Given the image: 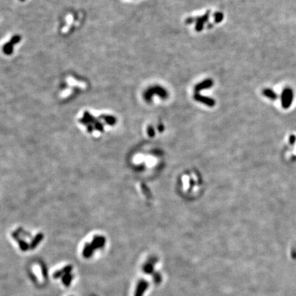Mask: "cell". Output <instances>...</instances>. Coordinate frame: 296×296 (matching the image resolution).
<instances>
[{
	"instance_id": "6da1fadb",
	"label": "cell",
	"mask_w": 296,
	"mask_h": 296,
	"mask_svg": "<svg viewBox=\"0 0 296 296\" xmlns=\"http://www.w3.org/2000/svg\"><path fill=\"white\" fill-rule=\"evenodd\" d=\"M154 95H158V96H160L162 99H163V100L167 99L169 96L168 92L166 89L161 87V86L157 85L148 89L145 93L144 97L148 101H150L152 96Z\"/></svg>"
},
{
	"instance_id": "7a4b0ae2",
	"label": "cell",
	"mask_w": 296,
	"mask_h": 296,
	"mask_svg": "<svg viewBox=\"0 0 296 296\" xmlns=\"http://www.w3.org/2000/svg\"><path fill=\"white\" fill-rule=\"evenodd\" d=\"M194 99H195V100L199 101V102L204 104L206 106L210 107H212L215 105V100H213L211 97L204 96V95H200L199 93H195Z\"/></svg>"
},
{
	"instance_id": "3957f363",
	"label": "cell",
	"mask_w": 296,
	"mask_h": 296,
	"mask_svg": "<svg viewBox=\"0 0 296 296\" xmlns=\"http://www.w3.org/2000/svg\"><path fill=\"white\" fill-rule=\"evenodd\" d=\"M148 287L149 283L147 281L143 279L140 280L137 283V285H136V291L134 296H143Z\"/></svg>"
},
{
	"instance_id": "277c9868",
	"label": "cell",
	"mask_w": 296,
	"mask_h": 296,
	"mask_svg": "<svg viewBox=\"0 0 296 296\" xmlns=\"http://www.w3.org/2000/svg\"><path fill=\"white\" fill-rule=\"evenodd\" d=\"M19 235L20 234H19L17 231H15L12 233V237L17 242L21 250L24 251V252H25V251H27L28 250L30 249V245L28 244L26 241L21 238Z\"/></svg>"
},
{
	"instance_id": "5b68a950",
	"label": "cell",
	"mask_w": 296,
	"mask_h": 296,
	"mask_svg": "<svg viewBox=\"0 0 296 296\" xmlns=\"http://www.w3.org/2000/svg\"><path fill=\"white\" fill-rule=\"evenodd\" d=\"M106 243V238L103 236H95L91 243V246L93 247L94 250L102 248Z\"/></svg>"
},
{
	"instance_id": "8992f818",
	"label": "cell",
	"mask_w": 296,
	"mask_h": 296,
	"mask_svg": "<svg viewBox=\"0 0 296 296\" xmlns=\"http://www.w3.org/2000/svg\"><path fill=\"white\" fill-rule=\"evenodd\" d=\"M292 100V93L289 89H285L282 94V105L285 109L290 106Z\"/></svg>"
},
{
	"instance_id": "52a82bcc",
	"label": "cell",
	"mask_w": 296,
	"mask_h": 296,
	"mask_svg": "<svg viewBox=\"0 0 296 296\" xmlns=\"http://www.w3.org/2000/svg\"><path fill=\"white\" fill-rule=\"evenodd\" d=\"M209 15H210V12L208 11V12H206V13L204 15L195 18V24H196L195 30H196V31L200 32V31H202L203 30L204 25L206 22H207L208 20Z\"/></svg>"
},
{
	"instance_id": "ba28073f",
	"label": "cell",
	"mask_w": 296,
	"mask_h": 296,
	"mask_svg": "<svg viewBox=\"0 0 296 296\" xmlns=\"http://www.w3.org/2000/svg\"><path fill=\"white\" fill-rule=\"evenodd\" d=\"M157 259L155 257H151L147 262H146L144 265L143 266V271L145 273L148 274H150L154 272V266L155 263H157Z\"/></svg>"
},
{
	"instance_id": "9c48e42d",
	"label": "cell",
	"mask_w": 296,
	"mask_h": 296,
	"mask_svg": "<svg viewBox=\"0 0 296 296\" xmlns=\"http://www.w3.org/2000/svg\"><path fill=\"white\" fill-rule=\"evenodd\" d=\"M212 85H213V81L212 80V79H206L203 82H200V83L197 84L194 89H195V93H199V91L211 88L212 87Z\"/></svg>"
},
{
	"instance_id": "30bf717a",
	"label": "cell",
	"mask_w": 296,
	"mask_h": 296,
	"mask_svg": "<svg viewBox=\"0 0 296 296\" xmlns=\"http://www.w3.org/2000/svg\"><path fill=\"white\" fill-rule=\"evenodd\" d=\"M72 269H73V266L72 265H66V266L63 267L62 269L58 270V271H56V272L54 273L53 278H56V279L59 278H60V277H62L65 274H66V273H71V272L72 271Z\"/></svg>"
},
{
	"instance_id": "8fae6325",
	"label": "cell",
	"mask_w": 296,
	"mask_h": 296,
	"mask_svg": "<svg viewBox=\"0 0 296 296\" xmlns=\"http://www.w3.org/2000/svg\"><path fill=\"white\" fill-rule=\"evenodd\" d=\"M43 237H44V236H43V234L42 233L37 234L36 236H35L33 238L32 241H31V243L30 244V249H31V250L35 249V248L37 247L38 245H39L41 243V241L43 240Z\"/></svg>"
},
{
	"instance_id": "7c38bea8",
	"label": "cell",
	"mask_w": 296,
	"mask_h": 296,
	"mask_svg": "<svg viewBox=\"0 0 296 296\" xmlns=\"http://www.w3.org/2000/svg\"><path fill=\"white\" fill-rule=\"evenodd\" d=\"M94 249L93 247L91 246V243H86L85 246L84 247L83 251H82V255L86 259H88L90 258L94 252Z\"/></svg>"
},
{
	"instance_id": "4fadbf2b",
	"label": "cell",
	"mask_w": 296,
	"mask_h": 296,
	"mask_svg": "<svg viewBox=\"0 0 296 296\" xmlns=\"http://www.w3.org/2000/svg\"><path fill=\"white\" fill-rule=\"evenodd\" d=\"M263 94L267 98L270 99L272 100H276L278 98V95L275 93L274 91H272L270 88H265L263 91Z\"/></svg>"
},
{
	"instance_id": "5bb4252c",
	"label": "cell",
	"mask_w": 296,
	"mask_h": 296,
	"mask_svg": "<svg viewBox=\"0 0 296 296\" xmlns=\"http://www.w3.org/2000/svg\"><path fill=\"white\" fill-rule=\"evenodd\" d=\"M100 119H102L105 121L106 123H107L108 125H110L113 126L114 123H116L117 122V119L115 117L113 116H110V115H101L100 117Z\"/></svg>"
},
{
	"instance_id": "9a60e30c",
	"label": "cell",
	"mask_w": 296,
	"mask_h": 296,
	"mask_svg": "<svg viewBox=\"0 0 296 296\" xmlns=\"http://www.w3.org/2000/svg\"><path fill=\"white\" fill-rule=\"evenodd\" d=\"M73 278H74V276H73L72 273H66V274L62 277V282L65 286H69V285H71V283Z\"/></svg>"
},
{
	"instance_id": "2e32d148",
	"label": "cell",
	"mask_w": 296,
	"mask_h": 296,
	"mask_svg": "<svg viewBox=\"0 0 296 296\" xmlns=\"http://www.w3.org/2000/svg\"><path fill=\"white\" fill-rule=\"evenodd\" d=\"M84 117L86 119H87L90 123H95V122H97V120L93 116L91 115V114L89 113L87 111H86L84 113Z\"/></svg>"
},
{
	"instance_id": "e0dca14e",
	"label": "cell",
	"mask_w": 296,
	"mask_h": 296,
	"mask_svg": "<svg viewBox=\"0 0 296 296\" xmlns=\"http://www.w3.org/2000/svg\"><path fill=\"white\" fill-rule=\"evenodd\" d=\"M4 51L6 54H11L12 53V44L10 42L6 43L4 47Z\"/></svg>"
},
{
	"instance_id": "ac0fdd59",
	"label": "cell",
	"mask_w": 296,
	"mask_h": 296,
	"mask_svg": "<svg viewBox=\"0 0 296 296\" xmlns=\"http://www.w3.org/2000/svg\"><path fill=\"white\" fill-rule=\"evenodd\" d=\"M214 18H215V23H220V22L223 20V19H224V15H223L222 12H217L215 14Z\"/></svg>"
},
{
	"instance_id": "d6986e66",
	"label": "cell",
	"mask_w": 296,
	"mask_h": 296,
	"mask_svg": "<svg viewBox=\"0 0 296 296\" xmlns=\"http://www.w3.org/2000/svg\"><path fill=\"white\" fill-rule=\"evenodd\" d=\"M94 128L96 129L97 130L100 132H103L104 131V126L103 124L100 123L99 121H97V122H95L94 123Z\"/></svg>"
},
{
	"instance_id": "ffe728a7",
	"label": "cell",
	"mask_w": 296,
	"mask_h": 296,
	"mask_svg": "<svg viewBox=\"0 0 296 296\" xmlns=\"http://www.w3.org/2000/svg\"><path fill=\"white\" fill-rule=\"evenodd\" d=\"M17 231L19 234H22V235H24V237H29L30 238L31 237V234L29 233V232H28L26 231H25L23 228H18Z\"/></svg>"
},
{
	"instance_id": "44dd1931",
	"label": "cell",
	"mask_w": 296,
	"mask_h": 296,
	"mask_svg": "<svg viewBox=\"0 0 296 296\" xmlns=\"http://www.w3.org/2000/svg\"><path fill=\"white\" fill-rule=\"evenodd\" d=\"M21 40V37L19 36V35H15V36H14L12 38L11 40V43L13 45V44H16V43H19L20 41Z\"/></svg>"
},
{
	"instance_id": "7402d4cb",
	"label": "cell",
	"mask_w": 296,
	"mask_h": 296,
	"mask_svg": "<svg viewBox=\"0 0 296 296\" xmlns=\"http://www.w3.org/2000/svg\"><path fill=\"white\" fill-rule=\"evenodd\" d=\"M148 134L150 137H152V136H154L155 135L154 130L151 126H149L148 128Z\"/></svg>"
},
{
	"instance_id": "603a6c76",
	"label": "cell",
	"mask_w": 296,
	"mask_h": 296,
	"mask_svg": "<svg viewBox=\"0 0 296 296\" xmlns=\"http://www.w3.org/2000/svg\"><path fill=\"white\" fill-rule=\"evenodd\" d=\"M154 273V274L153 275V277H154V281L157 283H159L161 281V278L160 273Z\"/></svg>"
},
{
	"instance_id": "cb8c5ba5",
	"label": "cell",
	"mask_w": 296,
	"mask_h": 296,
	"mask_svg": "<svg viewBox=\"0 0 296 296\" xmlns=\"http://www.w3.org/2000/svg\"><path fill=\"white\" fill-rule=\"evenodd\" d=\"M186 24H191L192 23H194L195 22V18H192V17H189L186 19Z\"/></svg>"
},
{
	"instance_id": "d4e9b609",
	"label": "cell",
	"mask_w": 296,
	"mask_h": 296,
	"mask_svg": "<svg viewBox=\"0 0 296 296\" xmlns=\"http://www.w3.org/2000/svg\"><path fill=\"white\" fill-rule=\"evenodd\" d=\"M79 122H80V123H82V124H84V125H85V126H87L88 125H89V124L91 123L90 122H88V121L87 119H86L85 118H84V119H79Z\"/></svg>"
},
{
	"instance_id": "484cf974",
	"label": "cell",
	"mask_w": 296,
	"mask_h": 296,
	"mask_svg": "<svg viewBox=\"0 0 296 296\" xmlns=\"http://www.w3.org/2000/svg\"><path fill=\"white\" fill-rule=\"evenodd\" d=\"M87 127V130H88V132H93V126H91V124H89V125H88Z\"/></svg>"
},
{
	"instance_id": "4316f807",
	"label": "cell",
	"mask_w": 296,
	"mask_h": 296,
	"mask_svg": "<svg viewBox=\"0 0 296 296\" xmlns=\"http://www.w3.org/2000/svg\"><path fill=\"white\" fill-rule=\"evenodd\" d=\"M158 128L159 130H160V131H163V126H162V125H160V126H158Z\"/></svg>"
},
{
	"instance_id": "83f0119b",
	"label": "cell",
	"mask_w": 296,
	"mask_h": 296,
	"mask_svg": "<svg viewBox=\"0 0 296 296\" xmlns=\"http://www.w3.org/2000/svg\"><path fill=\"white\" fill-rule=\"evenodd\" d=\"M21 1H24V0H21Z\"/></svg>"
}]
</instances>
